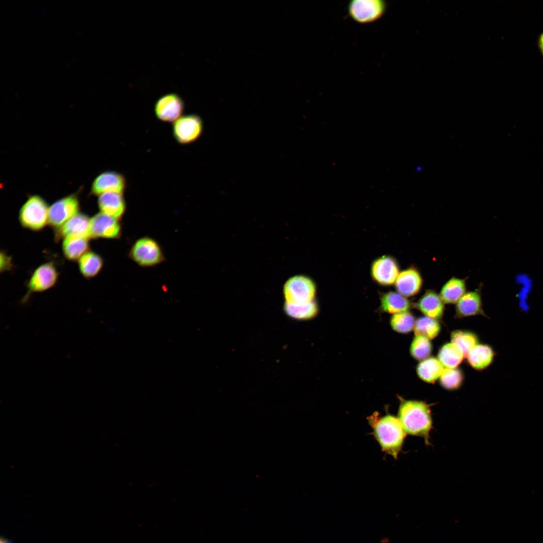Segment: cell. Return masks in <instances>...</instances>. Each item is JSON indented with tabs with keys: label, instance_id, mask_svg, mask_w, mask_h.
<instances>
[{
	"label": "cell",
	"instance_id": "obj_17",
	"mask_svg": "<svg viewBox=\"0 0 543 543\" xmlns=\"http://www.w3.org/2000/svg\"><path fill=\"white\" fill-rule=\"evenodd\" d=\"M100 212L120 220L126 212L127 205L123 194L106 193L99 196Z\"/></svg>",
	"mask_w": 543,
	"mask_h": 543
},
{
	"label": "cell",
	"instance_id": "obj_10",
	"mask_svg": "<svg viewBox=\"0 0 543 543\" xmlns=\"http://www.w3.org/2000/svg\"><path fill=\"white\" fill-rule=\"evenodd\" d=\"M122 234L120 220L100 212L90 218L89 237L117 239Z\"/></svg>",
	"mask_w": 543,
	"mask_h": 543
},
{
	"label": "cell",
	"instance_id": "obj_25",
	"mask_svg": "<svg viewBox=\"0 0 543 543\" xmlns=\"http://www.w3.org/2000/svg\"><path fill=\"white\" fill-rule=\"evenodd\" d=\"M444 368L438 358L429 357L418 364L416 372L423 381L433 383L439 378Z\"/></svg>",
	"mask_w": 543,
	"mask_h": 543
},
{
	"label": "cell",
	"instance_id": "obj_21",
	"mask_svg": "<svg viewBox=\"0 0 543 543\" xmlns=\"http://www.w3.org/2000/svg\"><path fill=\"white\" fill-rule=\"evenodd\" d=\"M411 307V302L398 292L389 291L381 298V310L386 313L395 314L408 311Z\"/></svg>",
	"mask_w": 543,
	"mask_h": 543
},
{
	"label": "cell",
	"instance_id": "obj_20",
	"mask_svg": "<svg viewBox=\"0 0 543 543\" xmlns=\"http://www.w3.org/2000/svg\"><path fill=\"white\" fill-rule=\"evenodd\" d=\"M89 238L70 236L62 239V250L64 257L72 261H78L89 250Z\"/></svg>",
	"mask_w": 543,
	"mask_h": 543
},
{
	"label": "cell",
	"instance_id": "obj_2",
	"mask_svg": "<svg viewBox=\"0 0 543 543\" xmlns=\"http://www.w3.org/2000/svg\"><path fill=\"white\" fill-rule=\"evenodd\" d=\"M398 418L406 433L423 437L429 444L432 426L430 406L424 402L400 398Z\"/></svg>",
	"mask_w": 543,
	"mask_h": 543
},
{
	"label": "cell",
	"instance_id": "obj_8",
	"mask_svg": "<svg viewBox=\"0 0 543 543\" xmlns=\"http://www.w3.org/2000/svg\"><path fill=\"white\" fill-rule=\"evenodd\" d=\"M316 286L309 278L297 275L287 281L283 287L285 302L303 303L314 301Z\"/></svg>",
	"mask_w": 543,
	"mask_h": 543
},
{
	"label": "cell",
	"instance_id": "obj_32",
	"mask_svg": "<svg viewBox=\"0 0 543 543\" xmlns=\"http://www.w3.org/2000/svg\"><path fill=\"white\" fill-rule=\"evenodd\" d=\"M537 46L543 59V31L538 37Z\"/></svg>",
	"mask_w": 543,
	"mask_h": 543
},
{
	"label": "cell",
	"instance_id": "obj_16",
	"mask_svg": "<svg viewBox=\"0 0 543 543\" xmlns=\"http://www.w3.org/2000/svg\"><path fill=\"white\" fill-rule=\"evenodd\" d=\"M482 286L466 292L456 304V317L463 318L477 315L485 316L481 298Z\"/></svg>",
	"mask_w": 543,
	"mask_h": 543
},
{
	"label": "cell",
	"instance_id": "obj_26",
	"mask_svg": "<svg viewBox=\"0 0 543 543\" xmlns=\"http://www.w3.org/2000/svg\"><path fill=\"white\" fill-rule=\"evenodd\" d=\"M437 358L444 368H456L465 357L462 351L451 342L443 345L439 350Z\"/></svg>",
	"mask_w": 543,
	"mask_h": 543
},
{
	"label": "cell",
	"instance_id": "obj_31",
	"mask_svg": "<svg viewBox=\"0 0 543 543\" xmlns=\"http://www.w3.org/2000/svg\"><path fill=\"white\" fill-rule=\"evenodd\" d=\"M432 349L430 339L422 336L415 335L411 342L410 352L414 359L423 360L429 357Z\"/></svg>",
	"mask_w": 543,
	"mask_h": 543
},
{
	"label": "cell",
	"instance_id": "obj_12",
	"mask_svg": "<svg viewBox=\"0 0 543 543\" xmlns=\"http://www.w3.org/2000/svg\"><path fill=\"white\" fill-rule=\"evenodd\" d=\"M127 185L126 178L123 174L115 171H106L100 173L94 179L91 192L99 196L106 193L123 194Z\"/></svg>",
	"mask_w": 543,
	"mask_h": 543
},
{
	"label": "cell",
	"instance_id": "obj_1",
	"mask_svg": "<svg viewBox=\"0 0 543 543\" xmlns=\"http://www.w3.org/2000/svg\"><path fill=\"white\" fill-rule=\"evenodd\" d=\"M368 420L382 451L397 459L406 433L398 418L390 414L380 416L376 412Z\"/></svg>",
	"mask_w": 543,
	"mask_h": 543
},
{
	"label": "cell",
	"instance_id": "obj_15",
	"mask_svg": "<svg viewBox=\"0 0 543 543\" xmlns=\"http://www.w3.org/2000/svg\"><path fill=\"white\" fill-rule=\"evenodd\" d=\"M395 283L397 292L407 298L415 296L420 292L423 279L417 268L412 266L401 272Z\"/></svg>",
	"mask_w": 543,
	"mask_h": 543
},
{
	"label": "cell",
	"instance_id": "obj_28",
	"mask_svg": "<svg viewBox=\"0 0 543 543\" xmlns=\"http://www.w3.org/2000/svg\"><path fill=\"white\" fill-rule=\"evenodd\" d=\"M451 342L463 352L465 357L471 349L478 344V338L474 333L462 330L454 331L450 335Z\"/></svg>",
	"mask_w": 543,
	"mask_h": 543
},
{
	"label": "cell",
	"instance_id": "obj_30",
	"mask_svg": "<svg viewBox=\"0 0 543 543\" xmlns=\"http://www.w3.org/2000/svg\"><path fill=\"white\" fill-rule=\"evenodd\" d=\"M439 379L440 384L443 388L455 390L461 386L464 375L462 371L457 368H444Z\"/></svg>",
	"mask_w": 543,
	"mask_h": 543
},
{
	"label": "cell",
	"instance_id": "obj_5",
	"mask_svg": "<svg viewBox=\"0 0 543 543\" xmlns=\"http://www.w3.org/2000/svg\"><path fill=\"white\" fill-rule=\"evenodd\" d=\"M387 6L383 0H352L347 5V12L354 21L368 24L380 19L385 14Z\"/></svg>",
	"mask_w": 543,
	"mask_h": 543
},
{
	"label": "cell",
	"instance_id": "obj_33",
	"mask_svg": "<svg viewBox=\"0 0 543 543\" xmlns=\"http://www.w3.org/2000/svg\"><path fill=\"white\" fill-rule=\"evenodd\" d=\"M0 543H12L9 540L5 538H1Z\"/></svg>",
	"mask_w": 543,
	"mask_h": 543
},
{
	"label": "cell",
	"instance_id": "obj_23",
	"mask_svg": "<svg viewBox=\"0 0 543 543\" xmlns=\"http://www.w3.org/2000/svg\"><path fill=\"white\" fill-rule=\"evenodd\" d=\"M466 292V279L453 277L442 287L439 296L444 303L456 304Z\"/></svg>",
	"mask_w": 543,
	"mask_h": 543
},
{
	"label": "cell",
	"instance_id": "obj_14",
	"mask_svg": "<svg viewBox=\"0 0 543 543\" xmlns=\"http://www.w3.org/2000/svg\"><path fill=\"white\" fill-rule=\"evenodd\" d=\"M90 218L85 214L79 212L55 231V238L59 241L65 237L76 236L89 237Z\"/></svg>",
	"mask_w": 543,
	"mask_h": 543
},
{
	"label": "cell",
	"instance_id": "obj_19",
	"mask_svg": "<svg viewBox=\"0 0 543 543\" xmlns=\"http://www.w3.org/2000/svg\"><path fill=\"white\" fill-rule=\"evenodd\" d=\"M495 355V351L490 345L477 344L469 352L466 358L472 368L481 371L486 369L491 365Z\"/></svg>",
	"mask_w": 543,
	"mask_h": 543
},
{
	"label": "cell",
	"instance_id": "obj_18",
	"mask_svg": "<svg viewBox=\"0 0 543 543\" xmlns=\"http://www.w3.org/2000/svg\"><path fill=\"white\" fill-rule=\"evenodd\" d=\"M444 304L439 294L432 290H428L418 300L416 307L425 316L438 320L443 314Z\"/></svg>",
	"mask_w": 543,
	"mask_h": 543
},
{
	"label": "cell",
	"instance_id": "obj_4",
	"mask_svg": "<svg viewBox=\"0 0 543 543\" xmlns=\"http://www.w3.org/2000/svg\"><path fill=\"white\" fill-rule=\"evenodd\" d=\"M128 256L142 267H153L165 260L164 254L159 243L153 238L147 236L137 239L133 243Z\"/></svg>",
	"mask_w": 543,
	"mask_h": 543
},
{
	"label": "cell",
	"instance_id": "obj_6",
	"mask_svg": "<svg viewBox=\"0 0 543 543\" xmlns=\"http://www.w3.org/2000/svg\"><path fill=\"white\" fill-rule=\"evenodd\" d=\"M172 135L179 144L185 145L197 141L204 130V123L200 116L195 114L183 115L173 123Z\"/></svg>",
	"mask_w": 543,
	"mask_h": 543
},
{
	"label": "cell",
	"instance_id": "obj_24",
	"mask_svg": "<svg viewBox=\"0 0 543 543\" xmlns=\"http://www.w3.org/2000/svg\"><path fill=\"white\" fill-rule=\"evenodd\" d=\"M81 275L89 279L95 277L102 269L104 259L98 253L88 250L77 261Z\"/></svg>",
	"mask_w": 543,
	"mask_h": 543
},
{
	"label": "cell",
	"instance_id": "obj_27",
	"mask_svg": "<svg viewBox=\"0 0 543 543\" xmlns=\"http://www.w3.org/2000/svg\"><path fill=\"white\" fill-rule=\"evenodd\" d=\"M440 330V324L437 319L425 316L416 320L414 328L415 335L422 336L429 339L435 338Z\"/></svg>",
	"mask_w": 543,
	"mask_h": 543
},
{
	"label": "cell",
	"instance_id": "obj_29",
	"mask_svg": "<svg viewBox=\"0 0 543 543\" xmlns=\"http://www.w3.org/2000/svg\"><path fill=\"white\" fill-rule=\"evenodd\" d=\"M416 320L409 311L393 314L390 324L394 330L400 333H408L414 330Z\"/></svg>",
	"mask_w": 543,
	"mask_h": 543
},
{
	"label": "cell",
	"instance_id": "obj_9",
	"mask_svg": "<svg viewBox=\"0 0 543 543\" xmlns=\"http://www.w3.org/2000/svg\"><path fill=\"white\" fill-rule=\"evenodd\" d=\"M79 210V200L76 195H71L61 198L49 207L48 224L56 231L78 213Z\"/></svg>",
	"mask_w": 543,
	"mask_h": 543
},
{
	"label": "cell",
	"instance_id": "obj_22",
	"mask_svg": "<svg viewBox=\"0 0 543 543\" xmlns=\"http://www.w3.org/2000/svg\"><path fill=\"white\" fill-rule=\"evenodd\" d=\"M285 314L289 317L306 320L314 317L318 313V306L314 301L303 303L285 302L283 306Z\"/></svg>",
	"mask_w": 543,
	"mask_h": 543
},
{
	"label": "cell",
	"instance_id": "obj_3",
	"mask_svg": "<svg viewBox=\"0 0 543 543\" xmlns=\"http://www.w3.org/2000/svg\"><path fill=\"white\" fill-rule=\"evenodd\" d=\"M49 207L46 202L38 195L30 197L21 207L19 221L24 228L39 231L48 224Z\"/></svg>",
	"mask_w": 543,
	"mask_h": 543
},
{
	"label": "cell",
	"instance_id": "obj_13",
	"mask_svg": "<svg viewBox=\"0 0 543 543\" xmlns=\"http://www.w3.org/2000/svg\"><path fill=\"white\" fill-rule=\"evenodd\" d=\"M399 267L393 257L384 255L376 259L371 266V275L379 284L387 286L394 284L399 274Z\"/></svg>",
	"mask_w": 543,
	"mask_h": 543
},
{
	"label": "cell",
	"instance_id": "obj_11",
	"mask_svg": "<svg viewBox=\"0 0 543 543\" xmlns=\"http://www.w3.org/2000/svg\"><path fill=\"white\" fill-rule=\"evenodd\" d=\"M184 109L183 100L175 93L167 94L160 97L154 108V113L158 120L172 123L183 116Z\"/></svg>",
	"mask_w": 543,
	"mask_h": 543
},
{
	"label": "cell",
	"instance_id": "obj_7",
	"mask_svg": "<svg viewBox=\"0 0 543 543\" xmlns=\"http://www.w3.org/2000/svg\"><path fill=\"white\" fill-rule=\"evenodd\" d=\"M58 277L59 272L53 262H47L38 266L28 281L27 292L22 302H26L33 293L44 292L52 288Z\"/></svg>",
	"mask_w": 543,
	"mask_h": 543
}]
</instances>
